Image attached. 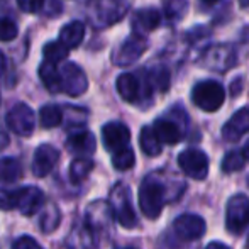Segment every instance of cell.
I'll use <instances>...</instances> for the list:
<instances>
[{"instance_id": "b9f144b4", "label": "cell", "mask_w": 249, "mask_h": 249, "mask_svg": "<svg viewBox=\"0 0 249 249\" xmlns=\"http://www.w3.org/2000/svg\"><path fill=\"white\" fill-rule=\"evenodd\" d=\"M125 249H134V248H125Z\"/></svg>"}, {"instance_id": "5b68a950", "label": "cell", "mask_w": 249, "mask_h": 249, "mask_svg": "<svg viewBox=\"0 0 249 249\" xmlns=\"http://www.w3.org/2000/svg\"><path fill=\"white\" fill-rule=\"evenodd\" d=\"M5 122L12 132H16L17 136H22V138H27L34 132L36 117H34L33 108L27 104H17L9 110Z\"/></svg>"}, {"instance_id": "cb8c5ba5", "label": "cell", "mask_w": 249, "mask_h": 249, "mask_svg": "<svg viewBox=\"0 0 249 249\" xmlns=\"http://www.w3.org/2000/svg\"><path fill=\"white\" fill-rule=\"evenodd\" d=\"M93 170V161L90 158H75L73 163L70 164V180L73 185H78L85 180L90 175V171Z\"/></svg>"}, {"instance_id": "2e32d148", "label": "cell", "mask_w": 249, "mask_h": 249, "mask_svg": "<svg viewBox=\"0 0 249 249\" xmlns=\"http://www.w3.org/2000/svg\"><path fill=\"white\" fill-rule=\"evenodd\" d=\"M66 148L70 153H73L76 158L83 156L89 158L90 154L95 153L97 148V141L95 136L89 131H76L73 134H70L68 141H66Z\"/></svg>"}, {"instance_id": "f546056e", "label": "cell", "mask_w": 249, "mask_h": 249, "mask_svg": "<svg viewBox=\"0 0 249 249\" xmlns=\"http://www.w3.org/2000/svg\"><path fill=\"white\" fill-rule=\"evenodd\" d=\"M68 51H70L68 48L59 43V41H51V43H48L46 46L43 48L44 58H46V61H51V63H59V61H63V59H66Z\"/></svg>"}, {"instance_id": "4dcf8cb0", "label": "cell", "mask_w": 249, "mask_h": 249, "mask_svg": "<svg viewBox=\"0 0 249 249\" xmlns=\"http://www.w3.org/2000/svg\"><path fill=\"white\" fill-rule=\"evenodd\" d=\"M163 7H164V16L168 19H181V17L187 14L188 10V2L187 0H164L163 2Z\"/></svg>"}, {"instance_id": "603a6c76", "label": "cell", "mask_w": 249, "mask_h": 249, "mask_svg": "<svg viewBox=\"0 0 249 249\" xmlns=\"http://www.w3.org/2000/svg\"><path fill=\"white\" fill-rule=\"evenodd\" d=\"M22 178V164L16 158H2L0 160V181L16 183Z\"/></svg>"}, {"instance_id": "ba28073f", "label": "cell", "mask_w": 249, "mask_h": 249, "mask_svg": "<svg viewBox=\"0 0 249 249\" xmlns=\"http://www.w3.org/2000/svg\"><path fill=\"white\" fill-rule=\"evenodd\" d=\"M44 205V194L37 187H26L14 190V209L22 215H34Z\"/></svg>"}, {"instance_id": "7c38bea8", "label": "cell", "mask_w": 249, "mask_h": 249, "mask_svg": "<svg viewBox=\"0 0 249 249\" xmlns=\"http://www.w3.org/2000/svg\"><path fill=\"white\" fill-rule=\"evenodd\" d=\"M146 51V41L139 34L127 37L114 53V63L119 66H127L131 63L138 61L141 54Z\"/></svg>"}, {"instance_id": "8992f818", "label": "cell", "mask_w": 249, "mask_h": 249, "mask_svg": "<svg viewBox=\"0 0 249 249\" xmlns=\"http://www.w3.org/2000/svg\"><path fill=\"white\" fill-rule=\"evenodd\" d=\"M178 166L194 180H205L209 173V158L200 149H187L178 156Z\"/></svg>"}, {"instance_id": "ab89813d", "label": "cell", "mask_w": 249, "mask_h": 249, "mask_svg": "<svg viewBox=\"0 0 249 249\" xmlns=\"http://www.w3.org/2000/svg\"><path fill=\"white\" fill-rule=\"evenodd\" d=\"M239 5L246 9V7H249V0H239Z\"/></svg>"}, {"instance_id": "e575fe53", "label": "cell", "mask_w": 249, "mask_h": 249, "mask_svg": "<svg viewBox=\"0 0 249 249\" xmlns=\"http://www.w3.org/2000/svg\"><path fill=\"white\" fill-rule=\"evenodd\" d=\"M12 249H44L37 243L36 239L29 236H20L19 239H16V243L12 244Z\"/></svg>"}, {"instance_id": "8fae6325", "label": "cell", "mask_w": 249, "mask_h": 249, "mask_svg": "<svg viewBox=\"0 0 249 249\" xmlns=\"http://www.w3.org/2000/svg\"><path fill=\"white\" fill-rule=\"evenodd\" d=\"M102 139H104L105 149L115 153L122 148H127L131 141V131L127 129V125L121 122H108L102 127Z\"/></svg>"}, {"instance_id": "484cf974", "label": "cell", "mask_w": 249, "mask_h": 249, "mask_svg": "<svg viewBox=\"0 0 249 249\" xmlns=\"http://www.w3.org/2000/svg\"><path fill=\"white\" fill-rule=\"evenodd\" d=\"M59 222H61V212H59V209L54 203H46V207L43 209V215H41V231L50 234L53 231L58 229Z\"/></svg>"}, {"instance_id": "4316f807", "label": "cell", "mask_w": 249, "mask_h": 249, "mask_svg": "<svg viewBox=\"0 0 249 249\" xmlns=\"http://www.w3.org/2000/svg\"><path fill=\"white\" fill-rule=\"evenodd\" d=\"M63 121V110L54 104H48L41 107L39 110V122L44 129H53L59 125Z\"/></svg>"}, {"instance_id": "f35d334b", "label": "cell", "mask_w": 249, "mask_h": 249, "mask_svg": "<svg viewBox=\"0 0 249 249\" xmlns=\"http://www.w3.org/2000/svg\"><path fill=\"white\" fill-rule=\"evenodd\" d=\"M241 154L244 156V160L246 161H249V141L244 144V148H243V151H241Z\"/></svg>"}, {"instance_id": "d4e9b609", "label": "cell", "mask_w": 249, "mask_h": 249, "mask_svg": "<svg viewBox=\"0 0 249 249\" xmlns=\"http://www.w3.org/2000/svg\"><path fill=\"white\" fill-rule=\"evenodd\" d=\"M139 144L144 154L148 156H158L163 149V144L160 142L158 136L154 134L153 127H142L141 136H139Z\"/></svg>"}, {"instance_id": "3957f363", "label": "cell", "mask_w": 249, "mask_h": 249, "mask_svg": "<svg viewBox=\"0 0 249 249\" xmlns=\"http://www.w3.org/2000/svg\"><path fill=\"white\" fill-rule=\"evenodd\" d=\"M192 100L198 108L205 112H215L222 107L226 100V90L219 82L203 80L197 83L192 90Z\"/></svg>"}, {"instance_id": "52a82bcc", "label": "cell", "mask_w": 249, "mask_h": 249, "mask_svg": "<svg viewBox=\"0 0 249 249\" xmlns=\"http://www.w3.org/2000/svg\"><path fill=\"white\" fill-rule=\"evenodd\" d=\"M89 89V80L76 63H66L61 71V92L70 97H80Z\"/></svg>"}, {"instance_id": "d6a6232c", "label": "cell", "mask_w": 249, "mask_h": 249, "mask_svg": "<svg viewBox=\"0 0 249 249\" xmlns=\"http://www.w3.org/2000/svg\"><path fill=\"white\" fill-rule=\"evenodd\" d=\"M17 34H19L17 24L7 17H2L0 19V41H12L17 37Z\"/></svg>"}, {"instance_id": "ffe728a7", "label": "cell", "mask_w": 249, "mask_h": 249, "mask_svg": "<svg viewBox=\"0 0 249 249\" xmlns=\"http://www.w3.org/2000/svg\"><path fill=\"white\" fill-rule=\"evenodd\" d=\"M154 134L158 136L161 144H177L181 141V131L170 119H158L153 125Z\"/></svg>"}, {"instance_id": "60d3db41", "label": "cell", "mask_w": 249, "mask_h": 249, "mask_svg": "<svg viewBox=\"0 0 249 249\" xmlns=\"http://www.w3.org/2000/svg\"><path fill=\"white\" fill-rule=\"evenodd\" d=\"M202 2L209 3V5H212V3H215V2H217V0H202Z\"/></svg>"}, {"instance_id": "277c9868", "label": "cell", "mask_w": 249, "mask_h": 249, "mask_svg": "<svg viewBox=\"0 0 249 249\" xmlns=\"http://www.w3.org/2000/svg\"><path fill=\"white\" fill-rule=\"evenodd\" d=\"M249 226V198L234 195L226 207V227L231 234H241Z\"/></svg>"}, {"instance_id": "74e56055", "label": "cell", "mask_w": 249, "mask_h": 249, "mask_svg": "<svg viewBox=\"0 0 249 249\" xmlns=\"http://www.w3.org/2000/svg\"><path fill=\"white\" fill-rule=\"evenodd\" d=\"M5 66H7V59H5V54L0 51V75L5 71Z\"/></svg>"}, {"instance_id": "7402d4cb", "label": "cell", "mask_w": 249, "mask_h": 249, "mask_svg": "<svg viewBox=\"0 0 249 249\" xmlns=\"http://www.w3.org/2000/svg\"><path fill=\"white\" fill-rule=\"evenodd\" d=\"M39 76L43 80L44 87L50 90L51 93L61 92V71L58 70L56 63L44 61L39 66Z\"/></svg>"}, {"instance_id": "6da1fadb", "label": "cell", "mask_w": 249, "mask_h": 249, "mask_svg": "<svg viewBox=\"0 0 249 249\" xmlns=\"http://www.w3.org/2000/svg\"><path fill=\"white\" fill-rule=\"evenodd\" d=\"M168 188L158 173L148 175L139 187V207L148 219H158L168 202Z\"/></svg>"}, {"instance_id": "83f0119b", "label": "cell", "mask_w": 249, "mask_h": 249, "mask_svg": "<svg viewBox=\"0 0 249 249\" xmlns=\"http://www.w3.org/2000/svg\"><path fill=\"white\" fill-rule=\"evenodd\" d=\"M148 85L149 89H156L160 92H166L170 87V73L166 68H154L148 73Z\"/></svg>"}, {"instance_id": "836d02e7", "label": "cell", "mask_w": 249, "mask_h": 249, "mask_svg": "<svg viewBox=\"0 0 249 249\" xmlns=\"http://www.w3.org/2000/svg\"><path fill=\"white\" fill-rule=\"evenodd\" d=\"M17 5L22 12L27 14H36L39 10H43L44 0H17Z\"/></svg>"}, {"instance_id": "5bb4252c", "label": "cell", "mask_w": 249, "mask_h": 249, "mask_svg": "<svg viewBox=\"0 0 249 249\" xmlns=\"http://www.w3.org/2000/svg\"><path fill=\"white\" fill-rule=\"evenodd\" d=\"M59 160V151L51 144H41L33 158V173L37 178L48 177Z\"/></svg>"}, {"instance_id": "d590c367", "label": "cell", "mask_w": 249, "mask_h": 249, "mask_svg": "<svg viewBox=\"0 0 249 249\" xmlns=\"http://www.w3.org/2000/svg\"><path fill=\"white\" fill-rule=\"evenodd\" d=\"M0 209L14 210V190H3V188H0Z\"/></svg>"}, {"instance_id": "9a60e30c", "label": "cell", "mask_w": 249, "mask_h": 249, "mask_svg": "<svg viewBox=\"0 0 249 249\" xmlns=\"http://www.w3.org/2000/svg\"><path fill=\"white\" fill-rule=\"evenodd\" d=\"M246 132H249V105L237 110L222 129V136L227 141H239Z\"/></svg>"}, {"instance_id": "f1b7e54d", "label": "cell", "mask_w": 249, "mask_h": 249, "mask_svg": "<svg viewBox=\"0 0 249 249\" xmlns=\"http://www.w3.org/2000/svg\"><path fill=\"white\" fill-rule=\"evenodd\" d=\"M136 163V158H134V151L131 148H122L119 151H115L114 156H112V164H114L115 170L119 171H125L129 168H132Z\"/></svg>"}, {"instance_id": "4fadbf2b", "label": "cell", "mask_w": 249, "mask_h": 249, "mask_svg": "<svg viewBox=\"0 0 249 249\" xmlns=\"http://www.w3.org/2000/svg\"><path fill=\"white\" fill-rule=\"evenodd\" d=\"M112 215H114V213H112V209H110V205H108V202L95 200V202H92L87 207L85 224L93 232H99V231H104L110 226Z\"/></svg>"}, {"instance_id": "30bf717a", "label": "cell", "mask_w": 249, "mask_h": 249, "mask_svg": "<svg viewBox=\"0 0 249 249\" xmlns=\"http://www.w3.org/2000/svg\"><path fill=\"white\" fill-rule=\"evenodd\" d=\"M202 63L209 68H212L213 71L226 73L229 68H232L236 65V53L231 46L226 44H217V46L209 48L203 53Z\"/></svg>"}, {"instance_id": "1f68e13d", "label": "cell", "mask_w": 249, "mask_h": 249, "mask_svg": "<svg viewBox=\"0 0 249 249\" xmlns=\"http://www.w3.org/2000/svg\"><path fill=\"white\" fill-rule=\"evenodd\" d=\"M246 160L239 151H231L224 156L222 160V171L224 173H234V171H239L244 168Z\"/></svg>"}, {"instance_id": "44dd1931", "label": "cell", "mask_w": 249, "mask_h": 249, "mask_svg": "<svg viewBox=\"0 0 249 249\" xmlns=\"http://www.w3.org/2000/svg\"><path fill=\"white\" fill-rule=\"evenodd\" d=\"M83 37H85V26L80 20H71L59 31V43L65 44L68 50L78 48L83 43Z\"/></svg>"}, {"instance_id": "7bdbcfd3", "label": "cell", "mask_w": 249, "mask_h": 249, "mask_svg": "<svg viewBox=\"0 0 249 249\" xmlns=\"http://www.w3.org/2000/svg\"><path fill=\"white\" fill-rule=\"evenodd\" d=\"M248 183H249V180H248Z\"/></svg>"}, {"instance_id": "8d00e7d4", "label": "cell", "mask_w": 249, "mask_h": 249, "mask_svg": "<svg viewBox=\"0 0 249 249\" xmlns=\"http://www.w3.org/2000/svg\"><path fill=\"white\" fill-rule=\"evenodd\" d=\"M205 249H231L229 246H226V244H222V243H210L209 246H207Z\"/></svg>"}, {"instance_id": "ac0fdd59", "label": "cell", "mask_w": 249, "mask_h": 249, "mask_svg": "<svg viewBox=\"0 0 249 249\" xmlns=\"http://www.w3.org/2000/svg\"><path fill=\"white\" fill-rule=\"evenodd\" d=\"M161 22V14L160 10L148 7V9H141L134 14L132 19V27L136 29V34L141 36L142 33H151L154 31Z\"/></svg>"}, {"instance_id": "9c48e42d", "label": "cell", "mask_w": 249, "mask_h": 249, "mask_svg": "<svg viewBox=\"0 0 249 249\" xmlns=\"http://www.w3.org/2000/svg\"><path fill=\"white\" fill-rule=\"evenodd\" d=\"M173 231L181 241H197L205 234V220L195 213L178 215L173 222Z\"/></svg>"}, {"instance_id": "e0dca14e", "label": "cell", "mask_w": 249, "mask_h": 249, "mask_svg": "<svg viewBox=\"0 0 249 249\" xmlns=\"http://www.w3.org/2000/svg\"><path fill=\"white\" fill-rule=\"evenodd\" d=\"M95 232L87 224H76L71 232L66 237V248L68 249H97Z\"/></svg>"}, {"instance_id": "d6986e66", "label": "cell", "mask_w": 249, "mask_h": 249, "mask_svg": "<svg viewBox=\"0 0 249 249\" xmlns=\"http://www.w3.org/2000/svg\"><path fill=\"white\" fill-rule=\"evenodd\" d=\"M117 92L125 102L136 104L141 99V82L132 73H122L117 78Z\"/></svg>"}, {"instance_id": "7a4b0ae2", "label": "cell", "mask_w": 249, "mask_h": 249, "mask_svg": "<svg viewBox=\"0 0 249 249\" xmlns=\"http://www.w3.org/2000/svg\"><path fill=\"white\" fill-rule=\"evenodd\" d=\"M108 205H110L112 213L122 227L132 229V227L138 226V215H136L131 202V190L125 183H115V187L110 190Z\"/></svg>"}]
</instances>
